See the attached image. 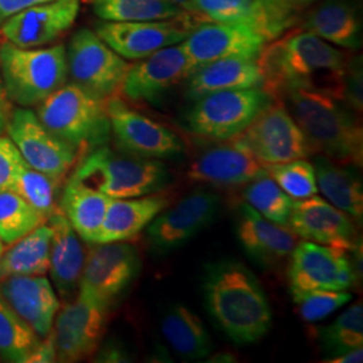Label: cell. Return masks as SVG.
<instances>
[{
	"label": "cell",
	"instance_id": "8992f818",
	"mask_svg": "<svg viewBox=\"0 0 363 363\" xmlns=\"http://www.w3.org/2000/svg\"><path fill=\"white\" fill-rule=\"evenodd\" d=\"M0 79L7 100L23 108L40 104L67 81L65 46L23 49L1 43Z\"/></svg>",
	"mask_w": 363,
	"mask_h": 363
},
{
	"label": "cell",
	"instance_id": "f546056e",
	"mask_svg": "<svg viewBox=\"0 0 363 363\" xmlns=\"http://www.w3.org/2000/svg\"><path fill=\"white\" fill-rule=\"evenodd\" d=\"M315 175L318 189L331 205L347 213L355 222H362V182L352 169L316 155Z\"/></svg>",
	"mask_w": 363,
	"mask_h": 363
},
{
	"label": "cell",
	"instance_id": "f35d334b",
	"mask_svg": "<svg viewBox=\"0 0 363 363\" xmlns=\"http://www.w3.org/2000/svg\"><path fill=\"white\" fill-rule=\"evenodd\" d=\"M264 169L292 199H304L319 191L315 167L307 159H295Z\"/></svg>",
	"mask_w": 363,
	"mask_h": 363
},
{
	"label": "cell",
	"instance_id": "d6a6232c",
	"mask_svg": "<svg viewBox=\"0 0 363 363\" xmlns=\"http://www.w3.org/2000/svg\"><path fill=\"white\" fill-rule=\"evenodd\" d=\"M93 11L111 22H150L187 13L171 0H91Z\"/></svg>",
	"mask_w": 363,
	"mask_h": 363
},
{
	"label": "cell",
	"instance_id": "ba28073f",
	"mask_svg": "<svg viewBox=\"0 0 363 363\" xmlns=\"http://www.w3.org/2000/svg\"><path fill=\"white\" fill-rule=\"evenodd\" d=\"M66 61L70 82L103 100L116 96L130 66L89 28L73 34Z\"/></svg>",
	"mask_w": 363,
	"mask_h": 363
},
{
	"label": "cell",
	"instance_id": "7a4b0ae2",
	"mask_svg": "<svg viewBox=\"0 0 363 363\" xmlns=\"http://www.w3.org/2000/svg\"><path fill=\"white\" fill-rule=\"evenodd\" d=\"M203 289L211 318L235 343H253L268 334L269 301L244 264L223 259L208 265Z\"/></svg>",
	"mask_w": 363,
	"mask_h": 363
},
{
	"label": "cell",
	"instance_id": "9a60e30c",
	"mask_svg": "<svg viewBox=\"0 0 363 363\" xmlns=\"http://www.w3.org/2000/svg\"><path fill=\"white\" fill-rule=\"evenodd\" d=\"M96 245L85 259L78 288L111 308L139 273L140 257L138 249L125 241Z\"/></svg>",
	"mask_w": 363,
	"mask_h": 363
},
{
	"label": "cell",
	"instance_id": "83f0119b",
	"mask_svg": "<svg viewBox=\"0 0 363 363\" xmlns=\"http://www.w3.org/2000/svg\"><path fill=\"white\" fill-rule=\"evenodd\" d=\"M300 28L346 49H358L362 40L355 9L343 0H328L307 13Z\"/></svg>",
	"mask_w": 363,
	"mask_h": 363
},
{
	"label": "cell",
	"instance_id": "d6986e66",
	"mask_svg": "<svg viewBox=\"0 0 363 363\" xmlns=\"http://www.w3.org/2000/svg\"><path fill=\"white\" fill-rule=\"evenodd\" d=\"M182 45L195 70L222 58L257 60L265 42L244 22H208L195 27Z\"/></svg>",
	"mask_w": 363,
	"mask_h": 363
},
{
	"label": "cell",
	"instance_id": "7c38bea8",
	"mask_svg": "<svg viewBox=\"0 0 363 363\" xmlns=\"http://www.w3.org/2000/svg\"><path fill=\"white\" fill-rule=\"evenodd\" d=\"M106 111L117 150L157 160L181 155L183 144L177 133L132 109L121 99H108Z\"/></svg>",
	"mask_w": 363,
	"mask_h": 363
},
{
	"label": "cell",
	"instance_id": "d4e9b609",
	"mask_svg": "<svg viewBox=\"0 0 363 363\" xmlns=\"http://www.w3.org/2000/svg\"><path fill=\"white\" fill-rule=\"evenodd\" d=\"M186 97L191 101L210 93L262 88V76L256 60L230 57L195 69L187 78Z\"/></svg>",
	"mask_w": 363,
	"mask_h": 363
},
{
	"label": "cell",
	"instance_id": "4fadbf2b",
	"mask_svg": "<svg viewBox=\"0 0 363 363\" xmlns=\"http://www.w3.org/2000/svg\"><path fill=\"white\" fill-rule=\"evenodd\" d=\"M6 130L27 164L52 178L64 179L77 160L76 150L48 130L30 109H15Z\"/></svg>",
	"mask_w": 363,
	"mask_h": 363
},
{
	"label": "cell",
	"instance_id": "7402d4cb",
	"mask_svg": "<svg viewBox=\"0 0 363 363\" xmlns=\"http://www.w3.org/2000/svg\"><path fill=\"white\" fill-rule=\"evenodd\" d=\"M0 294L39 337L52 331L60 300L43 274L7 277L0 281Z\"/></svg>",
	"mask_w": 363,
	"mask_h": 363
},
{
	"label": "cell",
	"instance_id": "3957f363",
	"mask_svg": "<svg viewBox=\"0 0 363 363\" xmlns=\"http://www.w3.org/2000/svg\"><path fill=\"white\" fill-rule=\"evenodd\" d=\"M276 100L286 105L295 118L312 154L343 166L362 164V125L347 105L325 93L307 89L286 91Z\"/></svg>",
	"mask_w": 363,
	"mask_h": 363
},
{
	"label": "cell",
	"instance_id": "ac0fdd59",
	"mask_svg": "<svg viewBox=\"0 0 363 363\" xmlns=\"http://www.w3.org/2000/svg\"><path fill=\"white\" fill-rule=\"evenodd\" d=\"M298 238L346 252L358 247L357 222L320 196L312 195L292 203L286 225Z\"/></svg>",
	"mask_w": 363,
	"mask_h": 363
},
{
	"label": "cell",
	"instance_id": "f1b7e54d",
	"mask_svg": "<svg viewBox=\"0 0 363 363\" xmlns=\"http://www.w3.org/2000/svg\"><path fill=\"white\" fill-rule=\"evenodd\" d=\"M160 331L172 351L187 361L208 358L213 342L201 318L190 308L175 304L162 316Z\"/></svg>",
	"mask_w": 363,
	"mask_h": 363
},
{
	"label": "cell",
	"instance_id": "e0dca14e",
	"mask_svg": "<svg viewBox=\"0 0 363 363\" xmlns=\"http://www.w3.org/2000/svg\"><path fill=\"white\" fill-rule=\"evenodd\" d=\"M220 208V196L211 191L199 190L187 195L175 206L160 211L148 225L151 247L159 252L183 247L216 220Z\"/></svg>",
	"mask_w": 363,
	"mask_h": 363
},
{
	"label": "cell",
	"instance_id": "44dd1931",
	"mask_svg": "<svg viewBox=\"0 0 363 363\" xmlns=\"http://www.w3.org/2000/svg\"><path fill=\"white\" fill-rule=\"evenodd\" d=\"M218 143L191 160L187 169L190 181L218 189H234L247 186L265 169L238 136Z\"/></svg>",
	"mask_w": 363,
	"mask_h": 363
},
{
	"label": "cell",
	"instance_id": "d590c367",
	"mask_svg": "<svg viewBox=\"0 0 363 363\" xmlns=\"http://www.w3.org/2000/svg\"><path fill=\"white\" fill-rule=\"evenodd\" d=\"M244 198L249 206L267 220L277 225H288L294 201L273 181L267 169L247 183Z\"/></svg>",
	"mask_w": 363,
	"mask_h": 363
},
{
	"label": "cell",
	"instance_id": "4316f807",
	"mask_svg": "<svg viewBox=\"0 0 363 363\" xmlns=\"http://www.w3.org/2000/svg\"><path fill=\"white\" fill-rule=\"evenodd\" d=\"M111 199L70 177L65 183L58 208L64 211L82 241L96 244Z\"/></svg>",
	"mask_w": 363,
	"mask_h": 363
},
{
	"label": "cell",
	"instance_id": "60d3db41",
	"mask_svg": "<svg viewBox=\"0 0 363 363\" xmlns=\"http://www.w3.org/2000/svg\"><path fill=\"white\" fill-rule=\"evenodd\" d=\"M198 13L213 22H244L252 0H193Z\"/></svg>",
	"mask_w": 363,
	"mask_h": 363
},
{
	"label": "cell",
	"instance_id": "cb8c5ba5",
	"mask_svg": "<svg viewBox=\"0 0 363 363\" xmlns=\"http://www.w3.org/2000/svg\"><path fill=\"white\" fill-rule=\"evenodd\" d=\"M48 220L52 228L49 272L60 296L72 300L79 286L86 259L85 249L61 208H55Z\"/></svg>",
	"mask_w": 363,
	"mask_h": 363
},
{
	"label": "cell",
	"instance_id": "8d00e7d4",
	"mask_svg": "<svg viewBox=\"0 0 363 363\" xmlns=\"http://www.w3.org/2000/svg\"><path fill=\"white\" fill-rule=\"evenodd\" d=\"M62 179L52 178L48 174L30 167L26 162L21 164L11 190L37 208L48 220L58 208V194Z\"/></svg>",
	"mask_w": 363,
	"mask_h": 363
},
{
	"label": "cell",
	"instance_id": "ffe728a7",
	"mask_svg": "<svg viewBox=\"0 0 363 363\" xmlns=\"http://www.w3.org/2000/svg\"><path fill=\"white\" fill-rule=\"evenodd\" d=\"M79 0H49L15 13L0 25L6 42L18 48H43L74 25Z\"/></svg>",
	"mask_w": 363,
	"mask_h": 363
},
{
	"label": "cell",
	"instance_id": "484cf974",
	"mask_svg": "<svg viewBox=\"0 0 363 363\" xmlns=\"http://www.w3.org/2000/svg\"><path fill=\"white\" fill-rule=\"evenodd\" d=\"M167 206L169 199L156 193L138 198L111 199L96 244L120 242L133 238Z\"/></svg>",
	"mask_w": 363,
	"mask_h": 363
},
{
	"label": "cell",
	"instance_id": "f907efd6",
	"mask_svg": "<svg viewBox=\"0 0 363 363\" xmlns=\"http://www.w3.org/2000/svg\"><path fill=\"white\" fill-rule=\"evenodd\" d=\"M3 241L0 240V256H1V253H3Z\"/></svg>",
	"mask_w": 363,
	"mask_h": 363
},
{
	"label": "cell",
	"instance_id": "1f68e13d",
	"mask_svg": "<svg viewBox=\"0 0 363 363\" xmlns=\"http://www.w3.org/2000/svg\"><path fill=\"white\" fill-rule=\"evenodd\" d=\"M304 9V0H252L244 23L252 27L267 43L300 25Z\"/></svg>",
	"mask_w": 363,
	"mask_h": 363
},
{
	"label": "cell",
	"instance_id": "7dc6e473",
	"mask_svg": "<svg viewBox=\"0 0 363 363\" xmlns=\"http://www.w3.org/2000/svg\"><path fill=\"white\" fill-rule=\"evenodd\" d=\"M10 115V105L0 104V133L7 130Z\"/></svg>",
	"mask_w": 363,
	"mask_h": 363
},
{
	"label": "cell",
	"instance_id": "52a82bcc",
	"mask_svg": "<svg viewBox=\"0 0 363 363\" xmlns=\"http://www.w3.org/2000/svg\"><path fill=\"white\" fill-rule=\"evenodd\" d=\"M273 100L262 88L214 91L194 100L184 117L186 128L199 139L226 142L247 130Z\"/></svg>",
	"mask_w": 363,
	"mask_h": 363
},
{
	"label": "cell",
	"instance_id": "681fc988",
	"mask_svg": "<svg viewBox=\"0 0 363 363\" xmlns=\"http://www.w3.org/2000/svg\"><path fill=\"white\" fill-rule=\"evenodd\" d=\"M0 104L9 105V100H7L4 91H3V86H1V79H0Z\"/></svg>",
	"mask_w": 363,
	"mask_h": 363
},
{
	"label": "cell",
	"instance_id": "2e32d148",
	"mask_svg": "<svg viewBox=\"0 0 363 363\" xmlns=\"http://www.w3.org/2000/svg\"><path fill=\"white\" fill-rule=\"evenodd\" d=\"M193 72L183 45H172L128 66L120 91L130 101L155 104Z\"/></svg>",
	"mask_w": 363,
	"mask_h": 363
},
{
	"label": "cell",
	"instance_id": "30bf717a",
	"mask_svg": "<svg viewBox=\"0 0 363 363\" xmlns=\"http://www.w3.org/2000/svg\"><path fill=\"white\" fill-rule=\"evenodd\" d=\"M238 139L262 167L312 155L311 147L286 105L273 100Z\"/></svg>",
	"mask_w": 363,
	"mask_h": 363
},
{
	"label": "cell",
	"instance_id": "ee69618b",
	"mask_svg": "<svg viewBox=\"0 0 363 363\" xmlns=\"http://www.w3.org/2000/svg\"><path fill=\"white\" fill-rule=\"evenodd\" d=\"M54 361H57V350H55L54 337L50 331L46 337H43V339L40 337L38 346L28 357L27 363H48L54 362Z\"/></svg>",
	"mask_w": 363,
	"mask_h": 363
},
{
	"label": "cell",
	"instance_id": "6da1fadb",
	"mask_svg": "<svg viewBox=\"0 0 363 363\" xmlns=\"http://www.w3.org/2000/svg\"><path fill=\"white\" fill-rule=\"evenodd\" d=\"M256 61L262 89L274 100L292 89H307L342 101L347 57L310 31H288L264 46Z\"/></svg>",
	"mask_w": 363,
	"mask_h": 363
},
{
	"label": "cell",
	"instance_id": "603a6c76",
	"mask_svg": "<svg viewBox=\"0 0 363 363\" xmlns=\"http://www.w3.org/2000/svg\"><path fill=\"white\" fill-rule=\"evenodd\" d=\"M237 234L247 255L264 265L286 259L298 245V237L288 226L267 220L247 203L238 208Z\"/></svg>",
	"mask_w": 363,
	"mask_h": 363
},
{
	"label": "cell",
	"instance_id": "7bdbcfd3",
	"mask_svg": "<svg viewBox=\"0 0 363 363\" xmlns=\"http://www.w3.org/2000/svg\"><path fill=\"white\" fill-rule=\"evenodd\" d=\"M23 162L13 140L7 136H0V190H11Z\"/></svg>",
	"mask_w": 363,
	"mask_h": 363
},
{
	"label": "cell",
	"instance_id": "9c48e42d",
	"mask_svg": "<svg viewBox=\"0 0 363 363\" xmlns=\"http://www.w3.org/2000/svg\"><path fill=\"white\" fill-rule=\"evenodd\" d=\"M205 21V16L191 13L150 22L104 21L96 23L94 33L124 60H142L160 49L181 43Z\"/></svg>",
	"mask_w": 363,
	"mask_h": 363
},
{
	"label": "cell",
	"instance_id": "8fae6325",
	"mask_svg": "<svg viewBox=\"0 0 363 363\" xmlns=\"http://www.w3.org/2000/svg\"><path fill=\"white\" fill-rule=\"evenodd\" d=\"M109 307L85 289L66 303L52 328L57 361L78 362L97 350L106 327Z\"/></svg>",
	"mask_w": 363,
	"mask_h": 363
},
{
	"label": "cell",
	"instance_id": "5bb4252c",
	"mask_svg": "<svg viewBox=\"0 0 363 363\" xmlns=\"http://www.w3.org/2000/svg\"><path fill=\"white\" fill-rule=\"evenodd\" d=\"M289 256L288 279L291 292L347 291L357 283V273L347 252L343 249L304 240L298 242Z\"/></svg>",
	"mask_w": 363,
	"mask_h": 363
},
{
	"label": "cell",
	"instance_id": "f6af8a7d",
	"mask_svg": "<svg viewBox=\"0 0 363 363\" xmlns=\"http://www.w3.org/2000/svg\"><path fill=\"white\" fill-rule=\"evenodd\" d=\"M45 1L49 0H0V25L15 13H21L31 6Z\"/></svg>",
	"mask_w": 363,
	"mask_h": 363
},
{
	"label": "cell",
	"instance_id": "836d02e7",
	"mask_svg": "<svg viewBox=\"0 0 363 363\" xmlns=\"http://www.w3.org/2000/svg\"><path fill=\"white\" fill-rule=\"evenodd\" d=\"M39 340L38 334L13 311L0 294V359L3 362L27 363Z\"/></svg>",
	"mask_w": 363,
	"mask_h": 363
},
{
	"label": "cell",
	"instance_id": "277c9868",
	"mask_svg": "<svg viewBox=\"0 0 363 363\" xmlns=\"http://www.w3.org/2000/svg\"><path fill=\"white\" fill-rule=\"evenodd\" d=\"M35 113L48 130L74 148L78 155L106 145L112 138L106 100L73 82L64 84L37 105Z\"/></svg>",
	"mask_w": 363,
	"mask_h": 363
},
{
	"label": "cell",
	"instance_id": "74e56055",
	"mask_svg": "<svg viewBox=\"0 0 363 363\" xmlns=\"http://www.w3.org/2000/svg\"><path fill=\"white\" fill-rule=\"evenodd\" d=\"M319 339L330 357L363 346L362 303L358 301L342 312L331 325L320 331Z\"/></svg>",
	"mask_w": 363,
	"mask_h": 363
},
{
	"label": "cell",
	"instance_id": "816d5d0a",
	"mask_svg": "<svg viewBox=\"0 0 363 363\" xmlns=\"http://www.w3.org/2000/svg\"><path fill=\"white\" fill-rule=\"evenodd\" d=\"M304 1H306V3H308V1H312V0H304Z\"/></svg>",
	"mask_w": 363,
	"mask_h": 363
},
{
	"label": "cell",
	"instance_id": "c3c4849f",
	"mask_svg": "<svg viewBox=\"0 0 363 363\" xmlns=\"http://www.w3.org/2000/svg\"><path fill=\"white\" fill-rule=\"evenodd\" d=\"M174 1L175 4H178L179 7H182L183 10H186L187 13H196V15H201L198 13L196 7H195L194 1L193 0H171ZM203 16V15H202Z\"/></svg>",
	"mask_w": 363,
	"mask_h": 363
},
{
	"label": "cell",
	"instance_id": "e575fe53",
	"mask_svg": "<svg viewBox=\"0 0 363 363\" xmlns=\"http://www.w3.org/2000/svg\"><path fill=\"white\" fill-rule=\"evenodd\" d=\"M46 218L13 190H0V240L13 245L37 229Z\"/></svg>",
	"mask_w": 363,
	"mask_h": 363
},
{
	"label": "cell",
	"instance_id": "5b68a950",
	"mask_svg": "<svg viewBox=\"0 0 363 363\" xmlns=\"http://www.w3.org/2000/svg\"><path fill=\"white\" fill-rule=\"evenodd\" d=\"M72 177L112 199H121L157 193L169 181V171L162 160L103 145L84 155Z\"/></svg>",
	"mask_w": 363,
	"mask_h": 363
},
{
	"label": "cell",
	"instance_id": "bcb514c9",
	"mask_svg": "<svg viewBox=\"0 0 363 363\" xmlns=\"http://www.w3.org/2000/svg\"><path fill=\"white\" fill-rule=\"evenodd\" d=\"M363 347H355L349 351H345L339 355L331 357L330 359H325L327 363H357L362 362Z\"/></svg>",
	"mask_w": 363,
	"mask_h": 363
},
{
	"label": "cell",
	"instance_id": "ab89813d",
	"mask_svg": "<svg viewBox=\"0 0 363 363\" xmlns=\"http://www.w3.org/2000/svg\"><path fill=\"white\" fill-rule=\"evenodd\" d=\"M294 301L298 304V313L303 320L313 323L323 320L350 301L352 296L346 291L312 289L291 292Z\"/></svg>",
	"mask_w": 363,
	"mask_h": 363
},
{
	"label": "cell",
	"instance_id": "b9f144b4",
	"mask_svg": "<svg viewBox=\"0 0 363 363\" xmlns=\"http://www.w3.org/2000/svg\"><path fill=\"white\" fill-rule=\"evenodd\" d=\"M362 58L355 57L347 60L343 76L342 103L347 105L354 112H362Z\"/></svg>",
	"mask_w": 363,
	"mask_h": 363
},
{
	"label": "cell",
	"instance_id": "4dcf8cb0",
	"mask_svg": "<svg viewBox=\"0 0 363 363\" xmlns=\"http://www.w3.org/2000/svg\"><path fill=\"white\" fill-rule=\"evenodd\" d=\"M52 228L42 223L0 256V281L11 276H42L49 272Z\"/></svg>",
	"mask_w": 363,
	"mask_h": 363
}]
</instances>
